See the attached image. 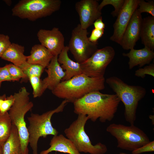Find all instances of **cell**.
I'll return each mask as SVG.
<instances>
[{
	"label": "cell",
	"mask_w": 154,
	"mask_h": 154,
	"mask_svg": "<svg viewBox=\"0 0 154 154\" xmlns=\"http://www.w3.org/2000/svg\"><path fill=\"white\" fill-rule=\"evenodd\" d=\"M120 101L116 94L91 92L74 103V112L86 116L93 122L104 123L114 118Z\"/></svg>",
	"instance_id": "6da1fadb"
},
{
	"label": "cell",
	"mask_w": 154,
	"mask_h": 154,
	"mask_svg": "<svg viewBox=\"0 0 154 154\" xmlns=\"http://www.w3.org/2000/svg\"><path fill=\"white\" fill-rule=\"evenodd\" d=\"M105 81L104 78H92L82 73L61 81L52 92L56 97L74 103L91 92L104 90Z\"/></svg>",
	"instance_id": "7a4b0ae2"
},
{
	"label": "cell",
	"mask_w": 154,
	"mask_h": 154,
	"mask_svg": "<svg viewBox=\"0 0 154 154\" xmlns=\"http://www.w3.org/2000/svg\"><path fill=\"white\" fill-rule=\"evenodd\" d=\"M105 81L123 103L126 121L134 125L138 103L145 95V89L140 86L129 85L115 76L107 78Z\"/></svg>",
	"instance_id": "3957f363"
},
{
	"label": "cell",
	"mask_w": 154,
	"mask_h": 154,
	"mask_svg": "<svg viewBox=\"0 0 154 154\" xmlns=\"http://www.w3.org/2000/svg\"><path fill=\"white\" fill-rule=\"evenodd\" d=\"M68 102L64 100L56 108L42 114L32 113L27 117L29 125L27 127L29 134V143L33 154H38V143L40 137L45 138L48 135H58V131L52 126L51 117L55 113L63 111Z\"/></svg>",
	"instance_id": "277c9868"
},
{
	"label": "cell",
	"mask_w": 154,
	"mask_h": 154,
	"mask_svg": "<svg viewBox=\"0 0 154 154\" xmlns=\"http://www.w3.org/2000/svg\"><path fill=\"white\" fill-rule=\"evenodd\" d=\"M14 103L8 112L12 124L17 128L20 137L23 154H29V134L25 120L26 113L34 104L30 100L29 93L23 87L13 95Z\"/></svg>",
	"instance_id": "5b68a950"
},
{
	"label": "cell",
	"mask_w": 154,
	"mask_h": 154,
	"mask_svg": "<svg viewBox=\"0 0 154 154\" xmlns=\"http://www.w3.org/2000/svg\"><path fill=\"white\" fill-rule=\"evenodd\" d=\"M77 119L64 130L67 138L74 145L79 152L90 154H105L108 151L106 146L99 142L92 144L85 130V125L88 120L84 114L78 115Z\"/></svg>",
	"instance_id": "8992f818"
},
{
	"label": "cell",
	"mask_w": 154,
	"mask_h": 154,
	"mask_svg": "<svg viewBox=\"0 0 154 154\" xmlns=\"http://www.w3.org/2000/svg\"><path fill=\"white\" fill-rule=\"evenodd\" d=\"M60 0H21L12 9L13 16L35 21L58 11Z\"/></svg>",
	"instance_id": "52a82bcc"
},
{
	"label": "cell",
	"mask_w": 154,
	"mask_h": 154,
	"mask_svg": "<svg viewBox=\"0 0 154 154\" xmlns=\"http://www.w3.org/2000/svg\"><path fill=\"white\" fill-rule=\"evenodd\" d=\"M106 131L116 139L117 147L122 149L132 151L150 141L147 134L134 125L113 123Z\"/></svg>",
	"instance_id": "ba28073f"
},
{
	"label": "cell",
	"mask_w": 154,
	"mask_h": 154,
	"mask_svg": "<svg viewBox=\"0 0 154 154\" xmlns=\"http://www.w3.org/2000/svg\"><path fill=\"white\" fill-rule=\"evenodd\" d=\"M87 29L78 24L72 30L68 47L76 61L81 64L88 59L98 49V43L89 40Z\"/></svg>",
	"instance_id": "9c48e42d"
},
{
	"label": "cell",
	"mask_w": 154,
	"mask_h": 154,
	"mask_svg": "<svg viewBox=\"0 0 154 154\" xmlns=\"http://www.w3.org/2000/svg\"><path fill=\"white\" fill-rule=\"evenodd\" d=\"M115 54L114 49L111 46L98 49L88 59L80 64L82 73L92 78H104L106 69Z\"/></svg>",
	"instance_id": "30bf717a"
},
{
	"label": "cell",
	"mask_w": 154,
	"mask_h": 154,
	"mask_svg": "<svg viewBox=\"0 0 154 154\" xmlns=\"http://www.w3.org/2000/svg\"><path fill=\"white\" fill-rule=\"evenodd\" d=\"M140 0H125L123 5L113 25V33L110 40L119 44L124 32Z\"/></svg>",
	"instance_id": "8fae6325"
},
{
	"label": "cell",
	"mask_w": 154,
	"mask_h": 154,
	"mask_svg": "<svg viewBox=\"0 0 154 154\" xmlns=\"http://www.w3.org/2000/svg\"><path fill=\"white\" fill-rule=\"evenodd\" d=\"M99 3L96 0H81L75 4V9L79 18L82 28L87 29L94 21L102 16L101 10L98 8Z\"/></svg>",
	"instance_id": "7c38bea8"
},
{
	"label": "cell",
	"mask_w": 154,
	"mask_h": 154,
	"mask_svg": "<svg viewBox=\"0 0 154 154\" xmlns=\"http://www.w3.org/2000/svg\"><path fill=\"white\" fill-rule=\"evenodd\" d=\"M37 36L40 44L53 56H58L65 46L64 35L58 28L54 27L50 30L40 29Z\"/></svg>",
	"instance_id": "4fadbf2b"
},
{
	"label": "cell",
	"mask_w": 154,
	"mask_h": 154,
	"mask_svg": "<svg viewBox=\"0 0 154 154\" xmlns=\"http://www.w3.org/2000/svg\"><path fill=\"white\" fill-rule=\"evenodd\" d=\"M142 18L137 9L133 14L124 32L119 44L125 50L134 48L140 38Z\"/></svg>",
	"instance_id": "5bb4252c"
},
{
	"label": "cell",
	"mask_w": 154,
	"mask_h": 154,
	"mask_svg": "<svg viewBox=\"0 0 154 154\" xmlns=\"http://www.w3.org/2000/svg\"><path fill=\"white\" fill-rule=\"evenodd\" d=\"M58 56H53L45 70L47 76L42 80L44 92L47 89L51 91L53 90L65 76V72L58 61Z\"/></svg>",
	"instance_id": "9a60e30c"
},
{
	"label": "cell",
	"mask_w": 154,
	"mask_h": 154,
	"mask_svg": "<svg viewBox=\"0 0 154 154\" xmlns=\"http://www.w3.org/2000/svg\"><path fill=\"white\" fill-rule=\"evenodd\" d=\"M122 55L129 58L128 64L129 69L137 66L141 68L145 65L149 64L154 58L153 51L145 46L139 49H132L129 52L123 53Z\"/></svg>",
	"instance_id": "2e32d148"
},
{
	"label": "cell",
	"mask_w": 154,
	"mask_h": 154,
	"mask_svg": "<svg viewBox=\"0 0 154 154\" xmlns=\"http://www.w3.org/2000/svg\"><path fill=\"white\" fill-rule=\"evenodd\" d=\"M50 147L40 154H48L55 151L69 154H81L74 143L62 134L54 136L50 140Z\"/></svg>",
	"instance_id": "e0dca14e"
},
{
	"label": "cell",
	"mask_w": 154,
	"mask_h": 154,
	"mask_svg": "<svg viewBox=\"0 0 154 154\" xmlns=\"http://www.w3.org/2000/svg\"><path fill=\"white\" fill-rule=\"evenodd\" d=\"M68 46H64L58 56V60L63 69L65 70V75L62 81L68 80L76 75L82 74L80 64L72 60L69 57Z\"/></svg>",
	"instance_id": "ac0fdd59"
},
{
	"label": "cell",
	"mask_w": 154,
	"mask_h": 154,
	"mask_svg": "<svg viewBox=\"0 0 154 154\" xmlns=\"http://www.w3.org/2000/svg\"><path fill=\"white\" fill-rule=\"evenodd\" d=\"M53 56L43 45L36 44L32 47L30 54L27 56V62L31 64L40 65L45 68L48 66Z\"/></svg>",
	"instance_id": "d6986e66"
},
{
	"label": "cell",
	"mask_w": 154,
	"mask_h": 154,
	"mask_svg": "<svg viewBox=\"0 0 154 154\" xmlns=\"http://www.w3.org/2000/svg\"><path fill=\"white\" fill-rule=\"evenodd\" d=\"M25 47L18 44L11 43L1 58L20 67L27 61V56L24 54Z\"/></svg>",
	"instance_id": "ffe728a7"
},
{
	"label": "cell",
	"mask_w": 154,
	"mask_h": 154,
	"mask_svg": "<svg viewBox=\"0 0 154 154\" xmlns=\"http://www.w3.org/2000/svg\"><path fill=\"white\" fill-rule=\"evenodd\" d=\"M140 38L144 46L154 50V17L149 16L142 19Z\"/></svg>",
	"instance_id": "44dd1931"
},
{
	"label": "cell",
	"mask_w": 154,
	"mask_h": 154,
	"mask_svg": "<svg viewBox=\"0 0 154 154\" xmlns=\"http://www.w3.org/2000/svg\"><path fill=\"white\" fill-rule=\"evenodd\" d=\"M2 154H23L17 127L12 124L10 135L1 147Z\"/></svg>",
	"instance_id": "7402d4cb"
},
{
	"label": "cell",
	"mask_w": 154,
	"mask_h": 154,
	"mask_svg": "<svg viewBox=\"0 0 154 154\" xmlns=\"http://www.w3.org/2000/svg\"><path fill=\"white\" fill-rule=\"evenodd\" d=\"M12 124L8 112H0V147H1L9 137Z\"/></svg>",
	"instance_id": "603a6c76"
},
{
	"label": "cell",
	"mask_w": 154,
	"mask_h": 154,
	"mask_svg": "<svg viewBox=\"0 0 154 154\" xmlns=\"http://www.w3.org/2000/svg\"><path fill=\"white\" fill-rule=\"evenodd\" d=\"M26 75L28 80V78L34 76L40 77L45 68L42 66L37 64H31L27 61L20 67Z\"/></svg>",
	"instance_id": "cb8c5ba5"
},
{
	"label": "cell",
	"mask_w": 154,
	"mask_h": 154,
	"mask_svg": "<svg viewBox=\"0 0 154 154\" xmlns=\"http://www.w3.org/2000/svg\"><path fill=\"white\" fill-rule=\"evenodd\" d=\"M9 73L13 81H18L20 79L28 80L26 75L20 67L13 64L6 65Z\"/></svg>",
	"instance_id": "d4e9b609"
},
{
	"label": "cell",
	"mask_w": 154,
	"mask_h": 154,
	"mask_svg": "<svg viewBox=\"0 0 154 154\" xmlns=\"http://www.w3.org/2000/svg\"><path fill=\"white\" fill-rule=\"evenodd\" d=\"M125 2V0H103L98 6L99 9L101 10L103 8L107 5H112L114 10L111 13L112 16L117 17L121 9Z\"/></svg>",
	"instance_id": "484cf974"
},
{
	"label": "cell",
	"mask_w": 154,
	"mask_h": 154,
	"mask_svg": "<svg viewBox=\"0 0 154 154\" xmlns=\"http://www.w3.org/2000/svg\"><path fill=\"white\" fill-rule=\"evenodd\" d=\"M32 87L33 94L34 98L40 97L44 92L43 90L42 80L40 77L37 76H31L28 78Z\"/></svg>",
	"instance_id": "4316f807"
},
{
	"label": "cell",
	"mask_w": 154,
	"mask_h": 154,
	"mask_svg": "<svg viewBox=\"0 0 154 154\" xmlns=\"http://www.w3.org/2000/svg\"><path fill=\"white\" fill-rule=\"evenodd\" d=\"M137 10L141 14L143 13H147L154 17V1H150L147 2L143 0H140Z\"/></svg>",
	"instance_id": "83f0119b"
},
{
	"label": "cell",
	"mask_w": 154,
	"mask_h": 154,
	"mask_svg": "<svg viewBox=\"0 0 154 154\" xmlns=\"http://www.w3.org/2000/svg\"><path fill=\"white\" fill-rule=\"evenodd\" d=\"M147 75L154 77L153 63H151L146 66L143 68H139L135 71V76L142 78H144Z\"/></svg>",
	"instance_id": "f1b7e54d"
},
{
	"label": "cell",
	"mask_w": 154,
	"mask_h": 154,
	"mask_svg": "<svg viewBox=\"0 0 154 154\" xmlns=\"http://www.w3.org/2000/svg\"><path fill=\"white\" fill-rule=\"evenodd\" d=\"M154 151V141H150L147 144L133 151L131 154H140Z\"/></svg>",
	"instance_id": "f546056e"
},
{
	"label": "cell",
	"mask_w": 154,
	"mask_h": 154,
	"mask_svg": "<svg viewBox=\"0 0 154 154\" xmlns=\"http://www.w3.org/2000/svg\"><path fill=\"white\" fill-rule=\"evenodd\" d=\"M11 43L8 35L0 33V58Z\"/></svg>",
	"instance_id": "4dcf8cb0"
},
{
	"label": "cell",
	"mask_w": 154,
	"mask_h": 154,
	"mask_svg": "<svg viewBox=\"0 0 154 154\" xmlns=\"http://www.w3.org/2000/svg\"><path fill=\"white\" fill-rule=\"evenodd\" d=\"M15 100L13 95L6 97L1 106L0 112L4 113L8 112L13 105Z\"/></svg>",
	"instance_id": "1f68e13d"
},
{
	"label": "cell",
	"mask_w": 154,
	"mask_h": 154,
	"mask_svg": "<svg viewBox=\"0 0 154 154\" xmlns=\"http://www.w3.org/2000/svg\"><path fill=\"white\" fill-rule=\"evenodd\" d=\"M5 81L13 82L6 65L3 67H0V88L2 82Z\"/></svg>",
	"instance_id": "d6a6232c"
},
{
	"label": "cell",
	"mask_w": 154,
	"mask_h": 154,
	"mask_svg": "<svg viewBox=\"0 0 154 154\" xmlns=\"http://www.w3.org/2000/svg\"><path fill=\"white\" fill-rule=\"evenodd\" d=\"M104 29H94L92 31L90 37H88L89 40L93 43H97L98 40L103 35Z\"/></svg>",
	"instance_id": "836d02e7"
},
{
	"label": "cell",
	"mask_w": 154,
	"mask_h": 154,
	"mask_svg": "<svg viewBox=\"0 0 154 154\" xmlns=\"http://www.w3.org/2000/svg\"><path fill=\"white\" fill-rule=\"evenodd\" d=\"M94 28L102 30L105 28V24L102 21V17L101 16L96 20L93 24Z\"/></svg>",
	"instance_id": "e575fe53"
},
{
	"label": "cell",
	"mask_w": 154,
	"mask_h": 154,
	"mask_svg": "<svg viewBox=\"0 0 154 154\" xmlns=\"http://www.w3.org/2000/svg\"><path fill=\"white\" fill-rule=\"evenodd\" d=\"M6 97V95L5 94L0 95V109L3 102Z\"/></svg>",
	"instance_id": "d590c367"
},
{
	"label": "cell",
	"mask_w": 154,
	"mask_h": 154,
	"mask_svg": "<svg viewBox=\"0 0 154 154\" xmlns=\"http://www.w3.org/2000/svg\"><path fill=\"white\" fill-rule=\"evenodd\" d=\"M4 1L8 5H11V0H4Z\"/></svg>",
	"instance_id": "8d00e7d4"
},
{
	"label": "cell",
	"mask_w": 154,
	"mask_h": 154,
	"mask_svg": "<svg viewBox=\"0 0 154 154\" xmlns=\"http://www.w3.org/2000/svg\"><path fill=\"white\" fill-rule=\"evenodd\" d=\"M0 154H2V147H0Z\"/></svg>",
	"instance_id": "74e56055"
},
{
	"label": "cell",
	"mask_w": 154,
	"mask_h": 154,
	"mask_svg": "<svg viewBox=\"0 0 154 154\" xmlns=\"http://www.w3.org/2000/svg\"><path fill=\"white\" fill-rule=\"evenodd\" d=\"M119 154H127V153L124 152H120Z\"/></svg>",
	"instance_id": "f35d334b"
}]
</instances>
